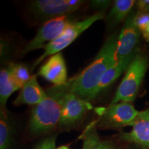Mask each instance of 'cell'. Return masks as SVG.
<instances>
[{"instance_id": "9c48e42d", "label": "cell", "mask_w": 149, "mask_h": 149, "mask_svg": "<svg viewBox=\"0 0 149 149\" xmlns=\"http://www.w3.org/2000/svg\"><path fill=\"white\" fill-rule=\"evenodd\" d=\"M135 13L131 12L124 20V25L118 35L116 49L117 61L126 58L137 48L140 31L134 24Z\"/></svg>"}, {"instance_id": "7c38bea8", "label": "cell", "mask_w": 149, "mask_h": 149, "mask_svg": "<svg viewBox=\"0 0 149 149\" xmlns=\"http://www.w3.org/2000/svg\"><path fill=\"white\" fill-rule=\"evenodd\" d=\"M46 92L44 91L37 80L35 75L31 76V79L20 89L18 96L13 101V105H37L46 97Z\"/></svg>"}, {"instance_id": "3957f363", "label": "cell", "mask_w": 149, "mask_h": 149, "mask_svg": "<svg viewBox=\"0 0 149 149\" xmlns=\"http://www.w3.org/2000/svg\"><path fill=\"white\" fill-rule=\"evenodd\" d=\"M148 67L149 57L139 51L126 70L111 104L134 102Z\"/></svg>"}, {"instance_id": "cb8c5ba5", "label": "cell", "mask_w": 149, "mask_h": 149, "mask_svg": "<svg viewBox=\"0 0 149 149\" xmlns=\"http://www.w3.org/2000/svg\"><path fill=\"white\" fill-rule=\"evenodd\" d=\"M142 33V35L143 37H144V38L146 40V41H148L149 42V24H148V26L146 27V29H145L144 31L141 32Z\"/></svg>"}, {"instance_id": "30bf717a", "label": "cell", "mask_w": 149, "mask_h": 149, "mask_svg": "<svg viewBox=\"0 0 149 149\" xmlns=\"http://www.w3.org/2000/svg\"><path fill=\"white\" fill-rule=\"evenodd\" d=\"M130 126L131 131L121 133L120 138L141 149H149V108L139 111Z\"/></svg>"}, {"instance_id": "ffe728a7", "label": "cell", "mask_w": 149, "mask_h": 149, "mask_svg": "<svg viewBox=\"0 0 149 149\" xmlns=\"http://www.w3.org/2000/svg\"><path fill=\"white\" fill-rule=\"evenodd\" d=\"M57 134L48 136L43 139L34 149H55Z\"/></svg>"}, {"instance_id": "8992f818", "label": "cell", "mask_w": 149, "mask_h": 149, "mask_svg": "<svg viewBox=\"0 0 149 149\" xmlns=\"http://www.w3.org/2000/svg\"><path fill=\"white\" fill-rule=\"evenodd\" d=\"M75 22L73 19L69 16H63L45 22L41 26L38 31L22 51V55L30 52L44 48V46L50 44L58 38L67 27Z\"/></svg>"}, {"instance_id": "7a4b0ae2", "label": "cell", "mask_w": 149, "mask_h": 149, "mask_svg": "<svg viewBox=\"0 0 149 149\" xmlns=\"http://www.w3.org/2000/svg\"><path fill=\"white\" fill-rule=\"evenodd\" d=\"M73 77L65 84L53 86L46 91V97L31 111L29 131L39 136L50 133L59 126L65 98L71 91Z\"/></svg>"}, {"instance_id": "d6986e66", "label": "cell", "mask_w": 149, "mask_h": 149, "mask_svg": "<svg viewBox=\"0 0 149 149\" xmlns=\"http://www.w3.org/2000/svg\"><path fill=\"white\" fill-rule=\"evenodd\" d=\"M134 24L140 32H142L149 24V13L137 10L134 16Z\"/></svg>"}, {"instance_id": "5b68a950", "label": "cell", "mask_w": 149, "mask_h": 149, "mask_svg": "<svg viewBox=\"0 0 149 149\" xmlns=\"http://www.w3.org/2000/svg\"><path fill=\"white\" fill-rule=\"evenodd\" d=\"M99 115L96 127L104 129H118L131 126L139 112L131 102L111 104L109 107L96 109Z\"/></svg>"}, {"instance_id": "277c9868", "label": "cell", "mask_w": 149, "mask_h": 149, "mask_svg": "<svg viewBox=\"0 0 149 149\" xmlns=\"http://www.w3.org/2000/svg\"><path fill=\"white\" fill-rule=\"evenodd\" d=\"M106 17V12H100L89 16L81 21L75 22L67 27L58 38L44 46V52L40 58L35 61L32 68L37 66L42 61L48 57L55 55L70 45L78 37H79L86 30L91 26L95 22L103 19Z\"/></svg>"}, {"instance_id": "ba28073f", "label": "cell", "mask_w": 149, "mask_h": 149, "mask_svg": "<svg viewBox=\"0 0 149 149\" xmlns=\"http://www.w3.org/2000/svg\"><path fill=\"white\" fill-rule=\"evenodd\" d=\"M92 109L93 106L90 102L80 98L70 91L66 95L63 104L59 128L69 129L74 127Z\"/></svg>"}, {"instance_id": "5bb4252c", "label": "cell", "mask_w": 149, "mask_h": 149, "mask_svg": "<svg viewBox=\"0 0 149 149\" xmlns=\"http://www.w3.org/2000/svg\"><path fill=\"white\" fill-rule=\"evenodd\" d=\"M136 1L134 0H116L105 17L108 30H111L125 20L132 12Z\"/></svg>"}, {"instance_id": "e0dca14e", "label": "cell", "mask_w": 149, "mask_h": 149, "mask_svg": "<svg viewBox=\"0 0 149 149\" xmlns=\"http://www.w3.org/2000/svg\"><path fill=\"white\" fill-rule=\"evenodd\" d=\"M8 65L13 80L17 87L21 89L31 77L29 68L24 64L19 63H10Z\"/></svg>"}, {"instance_id": "9a60e30c", "label": "cell", "mask_w": 149, "mask_h": 149, "mask_svg": "<svg viewBox=\"0 0 149 149\" xmlns=\"http://www.w3.org/2000/svg\"><path fill=\"white\" fill-rule=\"evenodd\" d=\"M19 90L12 79L10 66L3 67L0 71V104L1 109H6V102L10 96Z\"/></svg>"}, {"instance_id": "7402d4cb", "label": "cell", "mask_w": 149, "mask_h": 149, "mask_svg": "<svg viewBox=\"0 0 149 149\" xmlns=\"http://www.w3.org/2000/svg\"><path fill=\"white\" fill-rule=\"evenodd\" d=\"M92 149H121L114 143L109 141H102L100 139V137L97 139L95 142L94 143Z\"/></svg>"}, {"instance_id": "2e32d148", "label": "cell", "mask_w": 149, "mask_h": 149, "mask_svg": "<svg viewBox=\"0 0 149 149\" xmlns=\"http://www.w3.org/2000/svg\"><path fill=\"white\" fill-rule=\"evenodd\" d=\"M13 141V122L6 109L0 111V149H11Z\"/></svg>"}, {"instance_id": "ac0fdd59", "label": "cell", "mask_w": 149, "mask_h": 149, "mask_svg": "<svg viewBox=\"0 0 149 149\" xmlns=\"http://www.w3.org/2000/svg\"><path fill=\"white\" fill-rule=\"evenodd\" d=\"M98 137L99 135L97 133L95 123L91 124L85 131L82 149H92L93 144Z\"/></svg>"}, {"instance_id": "4fadbf2b", "label": "cell", "mask_w": 149, "mask_h": 149, "mask_svg": "<svg viewBox=\"0 0 149 149\" xmlns=\"http://www.w3.org/2000/svg\"><path fill=\"white\" fill-rule=\"evenodd\" d=\"M139 52V49L137 48L129 56L117 61L116 64L113 65L111 68L108 69L102 77L100 84L98 86V88L97 89L96 97L99 95L101 94L103 91L109 88L113 83L115 82L123 72H126L130 63L132 62V61L133 60V59L135 58V57Z\"/></svg>"}, {"instance_id": "44dd1931", "label": "cell", "mask_w": 149, "mask_h": 149, "mask_svg": "<svg viewBox=\"0 0 149 149\" xmlns=\"http://www.w3.org/2000/svg\"><path fill=\"white\" fill-rule=\"evenodd\" d=\"M111 2V1H107V0H93L90 1L89 4L93 10H97V13H100L106 12V10L112 3Z\"/></svg>"}, {"instance_id": "603a6c76", "label": "cell", "mask_w": 149, "mask_h": 149, "mask_svg": "<svg viewBox=\"0 0 149 149\" xmlns=\"http://www.w3.org/2000/svg\"><path fill=\"white\" fill-rule=\"evenodd\" d=\"M136 4L138 11L149 13V0H140L137 1Z\"/></svg>"}, {"instance_id": "8fae6325", "label": "cell", "mask_w": 149, "mask_h": 149, "mask_svg": "<svg viewBox=\"0 0 149 149\" xmlns=\"http://www.w3.org/2000/svg\"><path fill=\"white\" fill-rule=\"evenodd\" d=\"M38 75L54 86L65 84L68 80L66 62L62 54L58 53L51 56L40 67Z\"/></svg>"}, {"instance_id": "484cf974", "label": "cell", "mask_w": 149, "mask_h": 149, "mask_svg": "<svg viewBox=\"0 0 149 149\" xmlns=\"http://www.w3.org/2000/svg\"><path fill=\"white\" fill-rule=\"evenodd\" d=\"M55 149H70L69 147L67 146H60L59 147H57V148H56Z\"/></svg>"}, {"instance_id": "6da1fadb", "label": "cell", "mask_w": 149, "mask_h": 149, "mask_svg": "<svg viewBox=\"0 0 149 149\" xmlns=\"http://www.w3.org/2000/svg\"><path fill=\"white\" fill-rule=\"evenodd\" d=\"M118 35L113 33L105 41L92 63L79 74L73 77L71 92L86 101L96 98V92L102 77L109 68L116 64Z\"/></svg>"}, {"instance_id": "d4e9b609", "label": "cell", "mask_w": 149, "mask_h": 149, "mask_svg": "<svg viewBox=\"0 0 149 149\" xmlns=\"http://www.w3.org/2000/svg\"><path fill=\"white\" fill-rule=\"evenodd\" d=\"M126 149H141V148H139V146H137V145L131 144V145H130V146H128Z\"/></svg>"}, {"instance_id": "52a82bcc", "label": "cell", "mask_w": 149, "mask_h": 149, "mask_svg": "<svg viewBox=\"0 0 149 149\" xmlns=\"http://www.w3.org/2000/svg\"><path fill=\"white\" fill-rule=\"evenodd\" d=\"M29 10L35 21L44 24L77 10L70 5V0H35L29 3Z\"/></svg>"}]
</instances>
